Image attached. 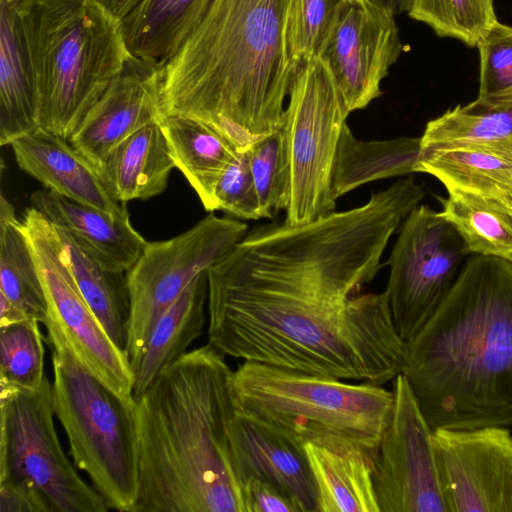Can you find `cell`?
Listing matches in <instances>:
<instances>
[{
    "instance_id": "6da1fadb",
    "label": "cell",
    "mask_w": 512,
    "mask_h": 512,
    "mask_svg": "<svg viewBox=\"0 0 512 512\" xmlns=\"http://www.w3.org/2000/svg\"><path fill=\"white\" fill-rule=\"evenodd\" d=\"M425 194L408 176L361 206L248 231L208 270V343L224 356L313 375L393 380L406 341L385 291L362 289Z\"/></svg>"
},
{
    "instance_id": "7a4b0ae2",
    "label": "cell",
    "mask_w": 512,
    "mask_h": 512,
    "mask_svg": "<svg viewBox=\"0 0 512 512\" xmlns=\"http://www.w3.org/2000/svg\"><path fill=\"white\" fill-rule=\"evenodd\" d=\"M232 375L207 343L134 398L139 474L132 512H244L230 440Z\"/></svg>"
},
{
    "instance_id": "3957f363",
    "label": "cell",
    "mask_w": 512,
    "mask_h": 512,
    "mask_svg": "<svg viewBox=\"0 0 512 512\" xmlns=\"http://www.w3.org/2000/svg\"><path fill=\"white\" fill-rule=\"evenodd\" d=\"M288 0H213L163 66L165 115L197 119L237 151L279 130L300 65L286 41Z\"/></svg>"
},
{
    "instance_id": "277c9868",
    "label": "cell",
    "mask_w": 512,
    "mask_h": 512,
    "mask_svg": "<svg viewBox=\"0 0 512 512\" xmlns=\"http://www.w3.org/2000/svg\"><path fill=\"white\" fill-rule=\"evenodd\" d=\"M406 376L430 426L512 427V263L472 255L406 342Z\"/></svg>"
},
{
    "instance_id": "5b68a950",
    "label": "cell",
    "mask_w": 512,
    "mask_h": 512,
    "mask_svg": "<svg viewBox=\"0 0 512 512\" xmlns=\"http://www.w3.org/2000/svg\"><path fill=\"white\" fill-rule=\"evenodd\" d=\"M27 30L40 127L69 139L132 56L98 0H35Z\"/></svg>"
},
{
    "instance_id": "8992f818",
    "label": "cell",
    "mask_w": 512,
    "mask_h": 512,
    "mask_svg": "<svg viewBox=\"0 0 512 512\" xmlns=\"http://www.w3.org/2000/svg\"><path fill=\"white\" fill-rule=\"evenodd\" d=\"M237 408L304 445L359 451L373 460L393 409L392 391L243 361L233 371Z\"/></svg>"
},
{
    "instance_id": "52a82bcc",
    "label": "cell",
    "mask_w": 512,
    "mask_h": 512,
    "mask_svg": "<svg viewBox=\"0 0 512 512\" xmlns=\"http://www.w3.org/2000/svg\"><path fill=\"white\" fill-rule=\"evenodd\" d=\"M53 405L74 465L108 508L132 512L138 494L135 400L114 393L64 346L52 347Z\"/></svg>"
},
{
    "instance_id": "ba28073f",
    "label": "cell",
    "mask_w": 512,
    "mask_h": 512,
    "mask_svg": "<svg viewBox=\"0 0 512 512\" xmlns=\"http://www.w3.org/2000/svg\"><path fill=\"white\" fill-rule=\"evenodd\" d=\"M349 114L324 61H303L290 87L282 125L290 163L285 223L305 224L335 210L333 167Z\"/></svg>"
},
{
    "instance_id": "9c48e42d",
    "label": "cell",
    "mask_w": 512,
    "mask_h": 512,
    "mask_svg": "<svg viewBox=\"0 0 512 512\" xmlns=\"http://www.w3.org/2000/svg\"><path fill=\"white\" fill-rule=\"evenodd\" d=\"M0 480L36 488L52 512L110 510L65 454L54 425L52 383L33 390L1 387Z\"/></svg>"
},
{
    "instance_id": "30bf717a",
    "label": "cell",
    "mask_w": 512,
    "mask_h": 512,
    "mask_svg": "<svg viewBox=\"0 0 512 512\" xmlns=\"http://www.w3.org/2000/svg\"><path fill=\"white\" fill-rule=\"evenodd\" d=\"M42 282L51 347H66L101 383L126 400H134L129 358L109 337L92 311L64 258L55 226L35 207L21 218Z\"/></svg>"
},
{
    "instance_id": "8fae6325",
    "label": "cell",
    "mask_w": 512,
    "mask_h": 512,
    "mask_svg": "<svg viewBox=\"0 0 512 512\" xmlns=\"http://www.w3.org/2000/svg\"><path fill=\"white\" fill-rule=\"evenodd\" d=\"M247 232L243 221L210 212L173 238L147 242L126 273L130 297L126 354L131 366L164 312L200 273L227 256Z\"/></svg>"
},
{
    "instance_id": "7c38bea8",
    "label": "cell",
    "mask_w": 512,
    "mask_h": 512,
    "mask_svg": "<svg viewBox=\"0 0 512 512\" xmlns=\"http://www.w3.org/2000/svg\"><path fill=\"white\" fill-rule=\"evenodd\" d=\"M467 255L455 229L438 212L416 206L402 221L387 264L384 290L393 321L407 342L450 292Z\"/></svg>"
},
{
    "instance_id": "4fadbf2b",
    "label": "cell",
    "mask_w": 512,
    "mask_h": 512,
    "mask_svg": "<svg viewBox=\"0 0 512 512\" xmlns=\"http://www.w3.org/2000/svg\"><path fill=\"white\" fill-rule=\"evenodd\" d=\"M392 392L391 418L371 464L379 512H447L433 428L403 373Z\"/></svg>"
},
{
    "instance_id": "5bb4252c",
    "label": "cell",
    "mask_w": 512,
    "mask_h": 512,
    "mask_svg": "<svg viewBox=\"0 0 512 512\" xmlns=\"http://www.w3.org/2000/svg\"><path fill=\"white\" fill-rule=\"evenodd\" d=\"M447 512H512L510 427L433 429Z\"/></svg>"
},
{
    "instance_id": "9a60e30c",
    "label": "cell",
    "mask_w": 512,
    "mask_h": 512,
    "mask_svg": "<svg viewBox=\"0 0 512 512\" xmlns=\"http://www.w3.org/2000/svg\"><path fill=\"white\" fill-rule=\"evenodd\" d=\"M401 51L393 12L370 0H343L317 57L351 113L379 97L381 82Z\"/></svg>"
},
{
    "instance_id": "2e32d148",
    "label": "cell",
    "mask_w": 512,
    "mask_h": 512,
    "mask_svg": "<svg viewBox=\"0 0 512 512\" xmlns=\"http://www.w3.org/2000/svg\"><path fill=\"white\" fill-rule=\"evenodd\" d=\"M163 66L131 56L68 139L98 169L110 152L164 116Z\"/></svg>"
},
{
    "instance_id": "e0dca14e",
    "label": "cell",
    "mask_w": 512,
    "mask_h": 512,
    "mask_svg": "<svg viewBox=\"0 0 512 512\" xmlns=\"http://www.w3.org/2000/svg\"><path fill=\"white\" fill-rule=\"evenodd\" d=\"M230 440L241 482L247 478L267 482L289 496L300 512H318L304 445L238 408L230 425Z\"/></svg>"
},
{
    "instance_id": "ac0fdd59",
    "label": "cell",
    "mask_w": 512,
    "mask_h": 512,
    "mask_svg": "<svg viewBox=\"0 0 512 512\" xmlns=\"http://www.w3.org/2000/svg\"><path fill=\"white\" fill-rule=\"evenodd\" d=\"M10 146L18 167L45 189L112 217L128 215L126 203L109 195L96 167L68 139L40 127Z\"/></svg>"
},
{
    "instance_id": "d6986e66",
    "label": "cell",
    "mask_w": 512,
    "mask_h": 512,
    "mask_svg": "<svg viewBox=\"0 0 512 512\" xmlns=\"http://www.w3.org/2000/svg\"><path fill=\"white\" fill-rule=\"evenodd\" d=\"M417 173L447 192L494 200L512 210V136L421 145Z\"/></svg>"
},
{
    "instance_id": "ffe728a7",
    "label": "cell",
    "mask_w": 512,
    "mask_h": 512,
    "mask_svg": "<svg viewBox=\"0 0 512 512\" xmlns=\"http://www.w3.org/2000/svg\"><path fill=\"white\" fill-rule=\"evenodd\" d=\"M35 0H0V145L40 128L27 15Z\"/></svg>"
},
{
    "instance_id": "44dd1931",
    "label": "cell",
    "mask_w": 512,
    "mask_h": 512,
    "mask_svg": "<svg viewBox=\"0 0 512 512\" xmlns=\"http://www.w3.org/2000/svg\"><path fill=\"white\" fill-rule=\"evenodd\" d=\"M30 202L54 226L69 233L112 270L127 273L148 242L133 228L129 214L112 217L45 188L33 192Z\"/></svg>"
},
{
    "instance_id": "7402d4cb",
    "label": "cell",
    "mask_w": 512,
    "mask_h": 512,
    "mask_svg": "<svg viewBox=\"0 0 512 512\" xmlns=\"http://www.w3.org/2000/svg\"><path fill=\"white\" fill-rule=\"evenodd\" d=\"M175 168L160 125L150 123L117 145L97 169L109 195L118 203L161 194Z\"/></svg>"
},
{
    "instance_id": "603a6c76",
    "label": "cell",
    "mask_w": 512,
    "mask_h": 512,
    "mask_svg": "<svg viewBox=\"0 0 512 512\" xmlns=\"http://www.w3.org/2000/svg\"><path fill=\"white\" fill-rule=\"evenodd\" d=\"M208 302V271L200 273L155 324L137 362L134 398L142 395L164 369L188 352L202 334Z\"/></svg>"
},
{
    "instance_id": "cb8c5ba5",
    "label": "cell",
    "mask_w": 512,
    "mask_h": 512,
    "mask_svg": "<svg viewBox=\"0 0 512 512\" xmlns=\"http://www.w3.org/2000/svg\"><path fill=\"white\" fill-rule=\"evenodd\" d=\"M160 125L172 159L207 212L216 210L218 181L238 152L212 127L194 118L165 115Z\"/></svg>"
},
{
    "instance_id": "d4e9b609",
    "label": "cell",
    "mask_w": 512,
    "mask_h": 512,
    "mask_svg": "<svg viewBox=\"0 0 512 512\" xmlns=\"http://www.w3.org/2000/svg\"><path fill=\"white\" fill-rule=\"evenodd\" d=\"M213 0H140L121 20L132 56L164 66L199 24Z\"/></svg>"
},
{
    "instance_id": "484cf974",
    "label": "cell",
    "mask_w": 512,
    "mask_h": 512,
    "mask_svg": "<svg viewBox=\"0 0 512 512\" xmlns=\"http://www.w3.org/2000/svg\"><path fill=\"white\" fill-rule=\"evenodd\" d=\"M420 154L421 136L360 140L346 123L333 167L334 199L369 182L417 173Z\"/></svg>"
},
{
    "instance_id": "4316f807",
    "label": "cell",
    "mask_w": 512,
    "mask_h": 512,
    "mask_svg": "<svg viewBox=\"0 0 512 512\" xmlns=\"http://www.w3.org/2000/svg\"><path fill=\"white\" fill-rule=\"evenodd\" d=\"M317 490L318 512H379L372 460L359 451L304 444Z\"/></svg>"
},
{
    "instance_id": "83f0119b",
    "label": "cell",
    "mask_w": 512,
    "mask_h": 512,
    "mask_svg": "<svg viewBox=\"0 0 512 512\" xmlns=\"http://www.w3.org/2000/svg\"><path fill=\"white\" fill-rule=\"evenodd\" d=\"M55 228L64 258L83 297L109 337L126 352L130 319L126 273L106 267L69 233Z\"/></svg>"
},
{
    "instance_id": "f1b7e54d",
    "label": "cell",
    "mask_w": 512,
    "mask_h": 512,
    "mask_svg": "<svg viewBox=\"0 0 512 512\" xmlns=\"http://www.w3.org/2000/svg\"><path fill=\"white\" fill-rule=\"evenodd\" d=\"M0 294L29 319L44 324L45 294L37 265L13 205L0 197Z\"/></svg>"
},
{
    "instance_id": "f546056e",
    "label": "cell",
    "mask_w": 512,
    "mask_h": 512,
    "mask_svg": "<svg viewBox=\"0 0 512 512\" xmlns=\"http://www.w3.org/2000/svg\"><path fill=\"white\" fill-rule=\"evenodd\" d=\"M438 198L439 215L463 241L467 254L496 257L512 263V210L501 203L462 192Z\"/></svg>"
},
{
    "instance_id": "4dcf8cb0",
    "label": "cell",
    "mask_w": 512,
    "mask_h": 512,
    "mask_svg": "<svg viewBox=\"0 0 512 512\" xmlns=\"http://www.w3.org/2000/svg\"><path fill=\"white\" fill-rule=\"evenodd\" d=\"M408 14L438 36L458 39L470 47H477L498 21L493 0H411Z\"/></svg>"
},
{
    "instance_id": "1f68e13d",
    "label": "cell",
    "mask_w": 512,
    "mask_h": 512,
    "mask_svg": "<svg viewBox=\"0 0 512 512\" xmlns=\"http://www.w3.org/2000/svg\"><path fill=\"white\" fill-rule=\"evenodd\" d=\"M40 322L26 319L0 326V386L33 390L45 379Z\"/></svg>"
},
{
    "instance_id": "d6a6232c",
    "label": "cell",
    "mask_w": 512,
    "mask_h": 512,
    "mask_svg": "<svg viewBox=\"0 0 512 512\" xmlns=\"http://www.w3.org/2000/svg\"><path fill=\"white\" fill-rule=\"evenodd\" d=\"M478 96L462 107L471 112L512 109V27L497 21L477 44Z\"/></svg>"
},
{
    "instance_id": "836d02e7",
    "label": "cell",
    "mask_w": 512,
    "mask_h": 512,
    "mask_svg": "<svg viewBox=\"0 0 512 512\" xmlns=\"http://www.w3.org/2000/svg\"><path fill=\"white\" fill-rule=\"evenodd\" d=\"M262 219L286 210L290 198V163L283 128L246 150Z\"/></svg>"
},
{
    "instance_id": "e575fe53",
    "label": "cell",
    "mask_w": 512,
    "mask_h": 512,
    "mask_svg": "<svg viewBox=\"0 0 512 512\" xmlns=\"http://www.w3.org/2000/svg\"><path fill=\"white\" fill-rule=\"evenodd\" d=\"M343 0H288L286 41L292 61L317 57Z\"/></svg>"
},
{
    "instance_id": "d590c367",
    "label": "cell",
    "mask_w": 512,
    "mask_h": 512,
    "mask_svg": "<svg viewBox=\"0 0 512 512\" xmlns=\"http://www.w3.org/2000/svg\"><path fill=\"white\" fill-rule=\"evenodd\" d=\"M512 136V109L471 112L462 105L430 120L421 145Z\"/></svg>"
},
{
    "instance_id": "8d00e7d4",
    "label": "cell",
    "mask_w": 512,
    "mask_h": 512,
    "mask_svg": "<svg viewBox=\"0 0 512 512\" xmlns=\"http://www.w3.org/2000/svg\"><path fill=\"white\" fill-rule=\"evenodd\" d=\"M216 210L239 220L262 219L261 208L246 151H238L221 175Z\"/></svg>"
},
{
    "instance_id": "74e56055",
    "label": "cell",
    "mask_w": 512,
    "mask_h": 512,
    "mask_svg": "<svg viewBox=\"0 0 512 512\" xmlns=\"http://www.w3.org/2000/svg\"><path fill=\"white\" fill-rule=\"evenodd\" d=\"M244 512H300L296 503L275 486L255 478L242 482Z\"/></svg>"
},
{
    "instance_id": "f35d334b",
    "label": "cell",
    "mask_w": 512,
    "mask_h": 512,
    "mask_svg": "<svg viewBox=\"0 0 512 512\" xmlns=\"http://www.w3.org/2000/svg\"><path fill=\"white\" fill-rule=\"evenodd\" d=\"M0 512H52L44 496L34 487L0 480Z\"/></svg>"
},
{
    "instance_id": "ab89813d",
    "label": "cell",
    "mask_w": 512,
    "mask_h": 512,
    "mask_svg": "<svg viewBox=\"0 0 512 512\" xmlns=\"http://www.w3.org/2000/svg\"><path fill=\"white\" fill-rule=\"evenodd\" d=\"M29 319L17 306L0 294V326Z\"/></svg>"
},
{
    "instance_id": "60d3db41",
    "label": "cell",
    "mask_w": 512,
    "mask_h": 512,
    "mask_svg": "<svg viewBox=\"0 0 512 512\" xmlns=\"http://www.w3.org/2000/svg\"><path fill=\"white\" fill-rule=\"evenodd\" d=\"M119 20L124 19L140 0H98Z\"/></svg>"
},
{
    "instance_id": "b9f144b4",
    "label": "cell",
    "mask_w": 512,
    "mask_h": 512,
    "mask_svg": "<svg viewBox=\"0 0 512 512\" xmlns=\"http://www.w3.org/2000/svg\"><path fill=\"white\" fill-rule=\"evenodd\" d=\"M371 2L386 8L395 15L408 11L411 0H370Z\"/></svg>"
}]
</instances>
